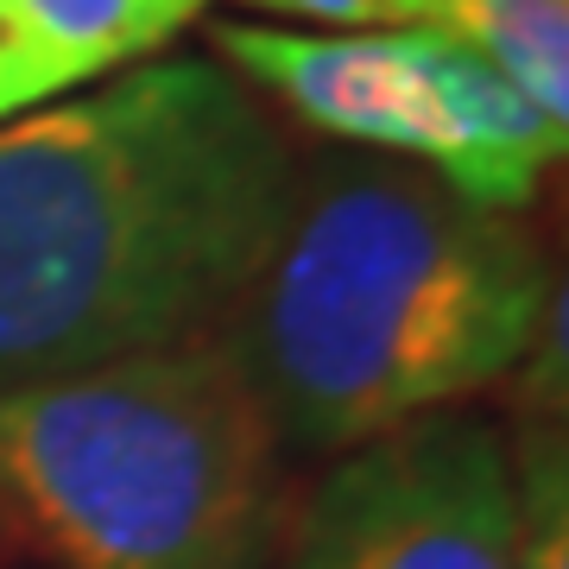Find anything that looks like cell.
<instances>
[{
	"instance_id": "2",
	"label": "cell",
	"mask_w": 569,
	"mask_h": 569,
	"mask_svg": "<svg viewBox=\"0 0 569 569\" xmlns=\"http://www.w3.org/2000/svg\"><path fill=\"white\" fill-rule=\"evenodd\" d=\"M557 284L526 228L392 159L291 178L284 216L216 317L284 456H348L526 367Z\"/></svg>"
},
{
	"instance_id": "8",
	"label": "cell",
	"mask_w": 569,
	"mask_h": 569,
	"mask_svg": "<svg viewBox=\"0 0 569 569\" xmlns=\"http://www.w3.org/2000/svg\"><path fill=\"white\" fill-rule=\"evenodd\" d=\"M512 449V519L519 569H569V456L563 437L531 425Z\"/></svg>"
},
{
	"instance_id": "4",
	"label": "cell",
	"mask_w": 569,
	"mask_h": 569,
	"mask_svg": "<svg viewBox=\"0 0 569 569\" xmlns=\"http://www.w3.org/2000/svg\"><path fill=\"white\" fill-rule=\"evenodd\" d=\"M216 51L305 127L411 164L500 216L526 209L563 159V127L488 58L425 26H216Z\"/></svg>"
},
{
	"instance_id": "6",
	"label": "cell",
	"mask_w": 569,
	"mask_h": 569,
	"mask_svg": "<svg viewBox=\"0 0 569 569\" xmlns=\"http://www.w3.org/2000/svg\"><path fill=\"white\" fill-rule=\"evenodd\" d=\"M380 26L456 39L569 133V0H380Z\"/></svg>"
},
{
	"instance_id": "5",
	"label": "cell",
	"mask_w": 569,
	"mask_h": 569,
	"mask_svg": "<svg viewBox=\"0 0 569 569\" xmlns=\"http://www.w3.org/2000/svg\"><path fill=\"white\" fill-rule=\"evenodd\" d=\"M266 569H519L507 437L437 411L336 456Z\"/></svg>"
},
{
	"instance_id": "10",
	"label": "cell",
	"mask_w": 569,
	"mask_h": 569,
	"mask_svg": "<svg viewBox=\"0 0 569 569\" xmlns=\"http://www.w3.org/2000/svg\"><path fill=\"white\" fill-rule=\"evenodd\" d=\"M266 13H284V20L305 26H380V0H253Z\"/></svg>"
},
{
	"instance_id": "9",
	"label": "cell",
	"mask_w": 569,
	"mask_h": 569,
	"mask_svg": "<svg viewBox=\"0 0 569 569\" xmlns=\"http://www.w3.org/2000/svg\"><path fill=\"white\" fill-rule=\"evenodd\" d=\"M51 96H58V89H51V77H44L39 51H32V39L20 32L13 7L0 0V121H13V114L51 102Z\"/></svg>"
},
{
	"instance_id": "7",
	"label": "cell",
	"mask_w": 569,
	"mask_h": 569,
	"mask_svg": "<svg viewBox=\"0 0 569 569\" xmlns=\"http://www.w3.org/2000/svg\"><path fill=\"white\" fill-rule=\"evenodd\" d=\"M58 96L121 77L178 39L209 0H7Z\"/></svg>"
},
{
	"instance_id": "1",
	"label": "cell",
	"mask_w": 569,
	"mask_h": 569,
	"mask_svg": "<svg viewBox=\"0 0 569 569\" xmlns=\"http://www.w3.org/2000/svg\"><path fill=\"white\" fill-rule=\"evenodd\" d=\"M284 197V140L203 58L0 121V399L209 336Z\"/></svg>"
},
{
	"instance_id": "3",
	"label": "cell",
	"mask_w": 569,
	"mask_h": 569,
	"mask_svg": "<svg viewBox=\"0 0 569 569\" xmlns=\"http://www.w3.org/2000/svg\"><path fill=\"white\" fill-rule=\"evenodd\" d=\"M0 526L51 569H266L284 449L190 336L0 399Z\"/></svg>"
}]
</instances>
